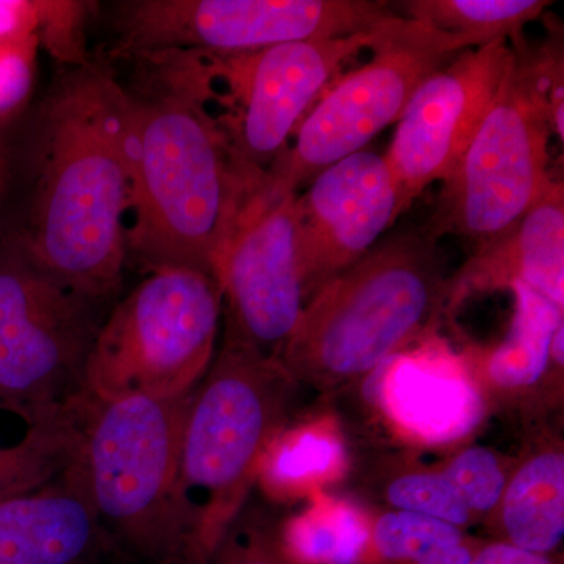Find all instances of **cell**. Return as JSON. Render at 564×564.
I'll use <instances>...</instances> for the list:
<instances>
[{
	"label": "cell",
	"instance_id": "obj_31",
	"mask_svg": "<svg viewBox=\"0 0 564 564\" xmlns=\"http://www.w3.org/2000/svg\"><path fill=\"white\" fill-rule=\"evenodd\" d=\"M13 152L3 135V129L0 128V204L9 195L11 184H13Z\"/></svg>",
	"mask_w": 564,
	"mask_h": 564
},
{
	"label": "cell",
	"instance_id": "obj_23",
	"mask_svg": "<svg viewBox=\"0 0 564 564\" xmlns=\"http://www.w3.org/2000/svg\"><path fill=\"white\" fill-rule=\"evenodd\" d=\"M408 20L455 36L469 50L494 41L522 39L551 2L544 0H408L395 3Z\"/></svg>",
	"mask_w": 564,
	"mask_h": 564
},
{
	"label": "cell",
	"instance_id": "obj_4",
	"mask_svg": "<svg viewBox=\"0 0 564 564\" xmlns=\"http://www.w3.org/2000/svg\"><path fill=\"white\" fill-rule=\"evenodd\" d=\"M281 359L223 344L188 397L177 456V510L192 564H206L256 488L270 441L303 410Z\"/></svg>",
	"mask_w": 564,
	"mask_h": 564
},
{
	"label": "cell",
	"instance_id": "obj_27",
	"mask_svg": "<svg viewBox=\"0 0 564 564\" xmlns=\"http://www.w3.org/2000/svg\"><path fill=\"white\" fill-rule=\"evenodd\" d=\"M90 3L40 2L36 36L40 46L57 58L62 65H80L88 62L85 54L84 24Z\"/></svg>",
	"mask_w": 564,
	"mask_h": 564
},
{
	"label": "cell",
	"instance_id": "obj_17",
	"mask_svg": "<svg viewBox=\"0 0 564 564\" xmlns=\"http://www.w3.org/2000/svg\"><path fill=\"white\" fill-rule=\"evenodd\" d=\"M117 555L70 467L0 499V564H104Z\"/></svg>",
	"mask_w": 564,
	"mask_h": 564
},
{
	"label": "cell",
	"instance_id": "obj_12",
	"mask_svg": "<svg viewBox=\"0 0 564 564\" xmlns=\"http://www.w3.org/2000/svg\"><path fill=\"white\" fill-rule=\"evenodd\" d=\"M295 198L248 196L212 258L225 314L223 344L281 359L304 310Z\"/></svg>",
	"mask_w": 564,
	"mask_h": 564
},
{
	"label": "cell",
	"instance_id": "obj_30",
	"mask_svg": "<svg viewBox=\"0 0 564 564\" xmlns=\"http://www.w3.org/2000/svg\"><path fill=\"white\" fill-rule=\"evenodd\" d=\"M470 564H564L563 554L540 555L485 538Z\"/></svg>",
	"mask_w": 564,
	"mask_h": 564
},
{
	"label": "cell",
	"instance_id": "obj_24",
	"mask_svg": "<svg viewBox=\"0 0 564 564\" xmlns=\"http://www.w3.org/2000/svg\"><path fill=\"white\" fill-rule=\"evenodd\" d=\"M372 511L369 545L359 564L413 562L445 545L459 543L469 534L459 527L430 516Z\"/></svg>",
	"mask_w": 564,
	"mask_h": 564
},
{
	"label": "cell",
	"instance_id": "obj_14",
	"mask_svg": "<svg viewBox=\"0 0 564 564\" xmlns=\"http://www.w3.org/2000/svg\"><path fill=\"white\" fill-rule=\"evenodd\" d=\"M410 206L378 152H356L317 174L295 198L304 306L373 250Z\"/></svg>",
	"mask_w": 564,
	"mask_h": 564
},
{
	"label": "cell",
	"instance_id": "obj_20",
	"mask_svg": "<svg viewBox=\"0 0 564 564\" xmlns=\"http://www.w3.org/2000/svg\"><path fill=\"white\" fill-rule=\"evenodd\" d=\"M351 467V441L332 397L296 413L270 441L256 486L274 503H302L314 494L340 491Z\"/></svg>",
	"mask_w": 564,
	"mask_h": 564
},
{
	"label": "cell",
	"instance_id": "obj_28",
	"mask_svg": "<svg viewBox=\"0 0 564 564\" xmlns=\"http://www.w3.org/2000/svg\"><path fill=\"white\" fill-rule=\"evenodd\" d=\"M39 36L0 44V128L28 102L35 73Z\"/></svg>",
	"mask_w": 564,
	"mask_h": 564
},
{
	"label": "cell",
	"instance_id": "obj_7",
	"mask_svg": "<svg viewBox=\"0 0 564 564\" xmlns=\"http://www.w3.org/2000/svg\"><path fill=\"white\" fill-rule=\"evenodd\" d=\"M221 315L214 274L152 270L104 318L85 367V395H188L217 355Z\"/></svg>",
	"mask_w": 564,
	"mask_h": 564
},
{
	"label": "cell",
	"instance_id": "obj_16",
	"mask_svg": "<svg viewBox=\"0 0 564 564\" xmlns=\"http://www.w3.org/2000/svg\"><path fill=\"white\" fill-rule=\"evenodd\" d=\"M510 289L514 315L507 336L492 347L469 345L462 356L486 413L511 415L525 430L563 414L564 361L551 350L564 311L522 282Z\"/></svg>",
	"mask_w": 564,
	"mask_h": 564
},
{
	"label": "cell",
	"instance_id": "obj_22",
	"mask_svg": "<svg viewBox=\"0 0 564 564\" xmlns=\"http://www.w3.org/2000/svg\"><path fill=\"white\" fill-rule=\"evenodd\" d=\"M372 513L347 494L317 492L274 522V540L299 564H359L369 545Z\"/></svg>",
	"mask_w": 564,
	"mask_h": 564
},
{
	"label": "cell",
	"instance_id": "obj_9",
	"mask_svg": "<svg viewBox=\"0 0 564 564\" xmlns=\"http://www.w3.org/2000/svg\"><path fill=\"white\" fill-rule=\"evenodd\" d=\"M102 304L40 270L13 237L0 240V406L33 419L70 410Z\"/></svg>",
	"mask_w": 564,
	"mask_h": 564
},
{
	"label": "cell",
	"instance_id": "obj_21",
	"mask_svg": "<svg viewBox=\"0 0 564 564\" xmlns=\"http://www.w3.org/2000/svg\"><path fill=\"white\" fill-rule=\"evenodd\" d=\"M348 433L351 467L339 492L375 511L430 516L466 532L475 525L440 466L421 462V452L367 434Z\"/></svg>",
	"mask_w": 564,
	"mask_h": 564
},
{
	"label": "cell",
	"instance_id": "obj_19",
	"mask_svg": "<svg viewBox=\"0 0 564 564\" xmlns=\"http://www.w3.org/2000/svg\"><path fill=\"white\" fill-rule=\"evenodd\" d=\"M562 419L525 429L502 499L486 527L489 540L540 555L563 554L564 437Z\"/></svg>",
	"mask_w": 564,
	"mask_h": 564
},
{
	"label": "cell",
	"instance_id": "obj_13",
	"mask_svg": "<svg viewBox=\"0 0 564 564\" xmlns=\"http://www.w3.org/2000/svg\"><path fill=\"white\" fill-rule=\"evenodd\" d=\"M511 58L510 41H494L459 52L415 88L384 155L408 203L455 172L502 88Z\"/></svg>",
	"mask_w": 564,
	"mask_h": 564
},
{
	"label": "cell",
	"instance_id": "obj_26",
	"mask_svg": "<svg viewBox=\"0 0 564 564\" xmlns=\"http://www.w3.org/2000/svg\"><path fill=\"white\" fill-rule=\"evenodd\" d=\"M206 564H299L274 540V522L245 514L232 522Z\"/></svg>",
	"mask_w": 564,
	"mask_h": 564
},
{
	"label": "cell",
	"instance_id": "obj_11",
	"mask_svg": "<svg viewBox=\"0 0 564 564\" xmlns=\"http://www.w3.org/2000/svg\"><path fill=\"white\" fill-rule=\"evenodd\" d=\"M388 25L345 39L296 41L243 54H204L214 80L225 85L223 93L214 87L212 106L221 107L217 120L248 180H262L323 93L352 58L377 46Z\"/></svg>",
	"mask_w": 564,
	"mask_h": 564
},
{
	"label": "cell",
	"instance_id": "obj_25",
	"mask_svg": "<svg viewBox=\"0 0 564 564\" xmlns=\"http://www.w3.org/2000/svg\"><path fill=\"white\" fill-rule=\"evenodd\" d=\"M514 458H505L486 445L463 444L437 464L475 524H486L496 513Z\"/></svg>",
	"mask_w": 564,
	"mask_h": 564
},
{
	"label": "cell",
	"instance_id": "obj_10",
	"mask_svg": "<svg viewBox=\"0 0 564 564\" xmlns=\"http://www.w3.org/2000/svg\"><path fill=\"white\" fill-rule=\"evenodd\" d=\"M113 54L232 55L296 41L372 32L386 20L375 0H131L111 7Z\"/></svg>",
	"mask_w": 564,
	"mask_h": 564
},
{
	"label": "cell",
	"instance_id": "obj_1",
	"mask_svg": "<svg viewBox=\"0 0 564 564\" xmlns=\"http://www.w3.org/2000/svg\"><path fill=\"white\" fill-rule=\"evenodd\" d=\"M35 120L31 199L11 237L44 273L106 303L120 289L128 259V95L101 63L66 66Z\"/></svg>",
	"mask_w": 564,
	"mask_h": 564
},
{
	"label": "cell",
	"instance_id": "obj_18",
	"mask_svg": "<svg viewBox=\"0 0 564 564\" xmlns=\"http://www.w3.org/2000/svg\"><path fill=\"white\" fill-rule=\"evenodd\" d=\"M522 282L545 299L564 306V187L552 180L510 231L475 250L452 274L448 315L470 293L502 291Z\"/></svg>",
	"mask_w": 564,
	"mask_h": 564
},
{
	"label": "cell",
	"instance_id": "obj_8",
	"mask_svg": "<svg viewBox=\"0 0 564 564\" xmlns=\"http://www.w3.org/2000/svg\"><path fill=\"white\" fill-rule=\"evenodd\" d=\"M467 50L464 41L400 14L370 51L372 58L323 93L251 195L262 202L299 195L323 170L399 122L415 88Z\"/></svg>",
	"mask_w": 564,
	"mask_h": 564
},
{
	"label": "cell",
	"instance_id": "obj_5",
	"mask_svg": "<svg viewBox=\"0 0 564 564\" xmlns=\"http://www.w3.org/2000/svg\"><path fill=\"white\" fill-rule=\"evenodd\" d=\"M188 397L82 395L69 467L117 554L192 564L177 510V456Z\"/></svg>",
	"mask_w": 564,
	"mask_h": 564
},
{
	"label": "cell",
	"instance_id": "obj_2",
	"mask_svg": "<svg viewBox=\"0 0 564 564\" xmlns=\"http://www.w3.org/2000/svg\"><path fill=\"white\" fill-rule=\"evenodd\" d=\"M133 62L135 79L122 84L131 115L128 256L150 272L212 273V258L256 185L212 110L209 58L165 52Z\"/></svg>",
	"mask_w": 564,
	"mask_h": 564
},
{
	"label": "cell",
	"instance_id": "obj_3",
	"mask_svg": "<svg viewBox=\"0 0 564 564\" xmlns=\"http://www.w3.org/2000/svg\"><path fill=\"white\" fill-rule=\"evenodd\" d=\"M452 274L429 229L393 234L306 303L281 362L317 397L358 388L392 356L437 336Z\"/></svg>",
	"mask_w": 564,
	"mask_h": 564
},
{
	"label": "cell",
	"instance_id": "obj_6",
	"mask_svg": "<svg viewBox=\"0 0 564 564\" xmlns=\"http://www.w3.org/2000/svg\"><path fill=\"white\" fill-rule=\"evenodd\" d=\"M513 58L502 88L443 182L437 209L426 226L434 239L455 234L475 250L499 239L532 209L551 184L549 147L563 141V46L511 43Z\"/></svg>",
	"mask_w": 564,
	"mask_h": 564
},
{
	"label": "cell",
	"instance_id": "obj_29",
	"mask_svg": "<svg viewBox=\"0 0 564 564\" xmlns=\"http://www.w3.org/2000/svg\"><path fill=\"white\" fill-rule=\"evenodd\" d=\"M40 2L0 0V44L36 35Z\"/></svg>",
	"mask_w": 564,
	"mask_h": 564
},
{
	"label": "cell",
	"instance_id": "obj_15",
	"mask_svg": "<svg viewBox=\"0 0 564 564\" xmlns=\"http://www.w3.org/2000/svg\"><path fill=\"white\" fill-rule=\"evenodd\" d=\"M359 386L377 421L369 436L415 452L469 443L488 417L462 352L437 336L392 356Z\"/></svg>",
	"mask_w": 564,
	"mask_h": 564
}]
</instances>
